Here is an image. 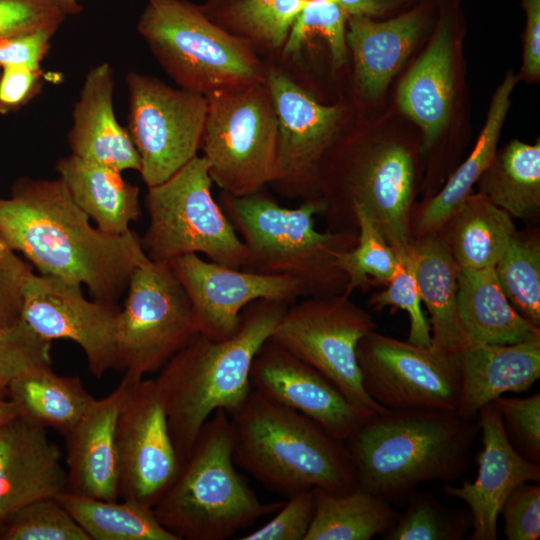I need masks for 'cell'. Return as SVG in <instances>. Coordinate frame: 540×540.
I'll return each instance as SVG.
<instances>
[{
	"mask_svg": "<svg viewBox=\"0 0 540 540\" xmlns=\"http://www.w3.org/2000/svg\"><path fill=\"white\" fill-rule=\"evenodd\" d=\"M0 234L39 274L88 288L92 298L117 303L134 270L149 258L135 232L93 226L61 178H22L0 198Z\"/></svg>",
	"mask_w": 540,
	"mask_h": 540,
	"instance_id": "6da1fadb",
	"label": "cell"
},
{
	"mask_svg": "<svg viewBox=\"0 0 540 540\" xmlns=\"http://www.w3.org/2000/svg\"><path fill=\"white\" fill-rule=\"evenodd\" d=\"M288 305L264 299L248 304L232 336L213 340L198 333L158 371L155 381L180 464L216 410L230 414L246 401L253 359Z\"/></svg>",
	"mask_w": 540,
	"mask_h": 540,
	"instance_id": "7a4b0ae2",
	"label": "cell"
},
{
	"mask_svg": "<svg viewBox=\"0 0 540 540\" xmlns=\"http://www.w3.org/2000/svg\"><path fill=\"white\" fill-rule=\"evenodd\" d=\"M479 432L478 420L455 412L387 409L369 418L345 444L358 487L387 500L424 482L459 478Z\"/></svg>",
	"mask_w": 540,
	"mask_h": 540,
	"instance_id": "3957f363",
	"label": "cell"
},
{
	"mask_svg": "<svg viewBox=\"0 0 540 540\" xmlns=\"http://www.w3.org/2000/svg\"><path fill=\"white\" fill-rule=\"evenodd\" d=\"M229 417L235 464L269 489L288 497L313 488L346 494L358 487L345 442L307 416L252 390Z\"/></svg>",
	"mask_w": 540,
	"mask_h": 540,
	"instance_id": "277c9868",
	"label": "cell"
},
{
	"mask_svg": "<svg viewBox=\"0 0 540 540\" xmlns=\"http://www.w3.org/2000/svg\"><path fill=\"white\" fill-rule=\"evenodd\" d=\"M219 204L244 244L241 269L291 277L306 296L345 291L347 279L336 266L335 254L356 244L357 231H317L314 216L326 211L321 197L287 208L263 189L245 196L222 192Z\"/></svg>",
	"mask_w": 540,
	"mask_h": 540,
	"instance_id": "5b68a950",
	"label": "cell"
},
{
	"mask_svg": "<svg viewBox=\"0 0 540 540\" xmlns=\"http://www.w3.org/2000/svg\"><path fill=\"white\" fill-rule=\"evenodd\" d=\"M229 414L216 410L153 512L179 540H224L276 513L283 501L261 502L234 462Z\"/></svg>",
	"mask_w": 540,
	"mask_h": 540,
	"instance_id": "8992f818",
	"label": "cell"
},
{
	"mask_svg": "<svg viewBox=\"0 0 540 540\" xmlns=\"http://www.w3.org/2000/svg\"><path fill=\"white\" fill-rule=\"evenodd\" d=\"M137 30L162 69L180 88L207 96L266 81L257 50L187 0H147Z\"/></svg>",
	"mask_w": 540,
	"mask_h": 540,
	"instance_id": "52a82bcc",
	"label": "cell"
},
{
	"mask_svg": "<svg viewBox=\"0 0 540 540\" xmlns=\"http://www.w3.org/2000/svg\"><path fill=\"white\" fill-rule=\"evenodd\" d=\"M414 179L412 155L402 145L328 150L319 169V194L330 231H357L359 209L397 255L407 252Z\"/></svg>",
	"mask_w": 540,
	"mask_h": 540,
	"instance_id": "ba28073f",
	"label": "cell"
},
{
	"mask_svg": "<svg viewBox=\"0 0 540 540\" xmlns=\"http://www.w3.org/2000/svg\"><path fill=\"white\" fill-rule=\"evenodd\" d=\"M212 180L202 156H196L164 182L147 187L148 227L140 238L147 257L169 263L188 254L242 268L246 250L211 193Z\"/></svg>",
	"mask_w": 540,
	"mask_h": 540,
	"instance_id": "9c48e42d",
	"label": "cell"
},
{
	"mask_svg": "<svg viewBox=\"0 0 540 540\" xmlns=\"http://www.w3.org/2000/svg\"><path fill=\"white\" fill-rule=\"evenodd\" d=\"M201 150L212 182L232 196L265 189L276 177L278 124L265 82L207 96Z\"/></svg>",
	"mask_w": 540,
	"mask_h": 540,
	"instance_id": "30bf717a",
	"label": "cell"
},
{
	"mask_svg": "<svg viewBox=\"0 0 540 540\" xmlns=\"http://www.w3.org/2000/svg\"><path fill=\"white\" fill-rule=\"evenodd\" d=\"M198 330L190 300L169 263L150 259L131 275L121 308L118 370L135 383L158 372Z\"/></svg>",
	"mask_w": 540,
	"mask_h": 540,
	"instance_id": "8fae6325",
	"label": "cell"
},
{
	"mask_svg": "<svg viewBox=\"0 0 540 540\" xmlns=\"http://www.w3.org/2000/svg\"><path fill=\"white\" fill-rule=\"evenodd\" d=\"M375 330L371 315L344 293L309 296L288 305L270 339L333 382L357 407L387 409L365 392L356 357L359 340Z\"/></svg>",
	"mask_w": 540,
	"mask_h": 540,
	"instance_id": "7c38bea8",
	"label": "cell"
},
{
	"mask_svg": "<svg viewBox=\"0 0 540 540\" xmlns=\"http://www.w3.org/2000/svg\"><path fill=\"white\" fill-rule=\"evenodd\" d=\"M356 357L367 395L386 409L457 412L461 374L457 352L370 331Z\"/></svg>",
	"mask_w": 540,
	"mask_h": 540,
	"instance_id": "4fadbf2b",
	"label": "cell"
},
{
	"mask_svg": "<svg viewBox=\"0 0 540 540\" xmlns=\"http://www.w3.org/2000/svg\"><path fill=\"white\" fill-rule=\"evenodd\" d=\"M128 132L140 157L147 187L158 185L201 150L207 114L204 95L174 88L147 74L130 72Z\"/></svg>",
	"mask_w": 540,
	"mask_h": 540,
	"instance_id": "5bb4252c",
	"label": "cell"
},
{
	"mask_svg": "<svg viewBox=\"0 0 540 540\" xmlns=\"http://www.w3.org/2000/svg\"><path fill=\"white\" fill-rule=\"evenodd\" d=\"M266 84L278 124L277 171L271 185L289 199L318 198L320 165L335 142L344 110L321 104L281 69L268 67Z\"/></svg>",
	"mask_w": 540,
	"mask_h": 540,
	"instance_id": "9a60e30c",
	"label": "cell"
},
{
	"mask_svg": "<svg viewBox=\"0 0 540 540\" xmlns=\"http://www.w3.org/2000/svg\"><path fill=\"white\" fill-rule=\"evenodd\" d=\"M120 314L117 303L88 300L82 285L61 278L32 272L22 286L21 319L49 341L79 345L98 379L118 370Z\"/></svg>",
	"mask_w": 540,
	"mask_h": 540,
	"instance_id": "2e32d148",
	"label": "cell"
},
{
	"mask_svg": "<svg viewBox=\"0 0 540 540\" xmlns=\"http://www.w3.org/2000/svg\"><path fill=\"white\" fill-rule=\"evenodd\" d=\"M116 442L120 496L153 509L180 466L155 379L129 387L118 414Z\"/></svg>",
	"mask_w": 540,
	"mask_h": 540,
	"instance_id": "e0dca14e",
	"label": "cell"
},
{
	"mask_svg": "<svg viewBox=\"0 0 540 540\" xmlns=\"http://www.w3.org/2000/svg\"><path fill=\"white\" fill-rule=\"evenodd\" d=\"M190 300L197 330L213 340L232 336L243 309L256 300L287 304L306 296L302 285L284 275L226 267L188 254L169 262Z\"/></svg>",
	"mask_w": 540,
	"mask_h": 540,
	"instance_id": "ac0fdd59",
	"label": "cell"
},
{
	"mask_svg": "<svg viewBox=\"0 0 540 540\" xmlns=\"http://www.w3.org/2000/svg\"><path fill=\"white\" fill-rule=\"evenodd\" d=\"M249 377L252 390L307 416L343 442L374 416L270 338L255 355Z\"/></svg>",
	"mask_w": 540,
	"mask_h": 540,
	"instance_id": "d6986e66",
	"label": "cell"
},
{
	"mask_svg": "<svg viewBox=\"0 0 540 540\" xmlns=\"http://www.w3.org/2000/svg\"><path fill=\"white\" fill-rule=\"evenodd\" d=\"M483 449L478 460V474L473 482L460 486L445 484L443 491L469 507L471 540H496L500 509L518 485L539 482L540 464L523 457L509 441L499 411L488 403L478 412Z\"/></svg>",
	"mask_w": 540,
	"mask_h": 540,
	"instance_id": "ffe728a7",
	"label": "cell"
},
{
	"mask_svg": "<svg viewBox=\"0 0 540 540\" xmlns=\"http://www.w3.org/2000/svg\"><path fill=\"white\" fill-rule=\"evenodd\" d=\"M63 454L47 429L18 415L0 425V522L67 487Z\"/></svg>",
	"mask_w": 540,
	"mask_h": 540,
	"instance_id": "44dd1931",
	"label": "cell"
},
{
	"mask_svg": "<svg viewBox=\"0 0 540 540\" xmlns=\"http://www.w3.org/2000/svg\"><path fill=\"white\" fill-rule=\"evenodd\" d=\"M133 383L123 376L117 387L93 399L74 427L64 435L66 491L118 500L119 460L116 425L122 402Z\"/></svg>",
	"mask_w": 540,
	"mask_h": 540,
	"instance_id": "7402d4cb",
	"label": "cell"
},
{
	"mask_svg": "<svg viewBox=\"0 0 540 540\" xmlns=\"http://www.w3.org/2000/svg\"><path fill=\"white\" fill-rule=\"evenodd\" d=\"M461 374L457 414L474 419L505 392H523L540 377V334L513 344L465 341L457 350Z\"/></svg>",
	"mask_w": 540,
	"mask_h": 540,
	"instance_id": "603a6c76",
	"label": "cell"
},
{
	"mask_svg": "<svg viewBox=\"0 0 540 540\" xmlns=\"http://www.w3.org/2000/svg\"><path fill=\"white\" fill-rule=\"evenodd\" d=\"M114 77L104 62L87 73L74 104L73 124L68 132L71 154L116 169L140 171V157L127 129L113 108Z\"/></svg>",
	"mask_w": 540,
	"mask_h": 540,
	"instance_id": "cb8c5ba5",
	"label": "cell"
},
{
	"mask_svg": "<svg viewBox=\"0 0 540 540\" xmlns=\"http://www.w3.org/2000/svg\"><path fill=\"white\" fill-rule=\"evenodd\" d=\"M428 20V8L419 5L384 21L348 17L346 44L351 51L355 81L367 96L382 94L412 52Z\"/></svg>",
	"mask_w": 540,
	"mask_h": 540,
	"instance_id": "d4e9b609",
	"label": "cell"
},
{
	"mask_svg": "<svg viewBox=\"0 0 540 540\" xmlns=\"http://www.w3.org/2000/svg\"><path fill=\"white\" fill-rule=\"evenodd\" d=\"M452 52L451 19L445 6L430 45L398 89L400 110L422 130V150L437 141L450 118L454 94Z\"/></svg>",
	"mask_w": 540,
	"mask_h": 540,
	"instance_id": "484cf974",
	"label": "cell"
},
{
	"mask_svg": "<svg viewBox=\"0 0 540 540\" xmlns=\"http://www.w3.org/2000/svg\"><path fill=\"white\" fill-rule=\"evenodd\" d=\"M55 169L75 203L101 231L125 234L131 230L130 223L141 217L139 187L120 171L74 154L59 158Z\"/></svg>",
	"mask_w": 540,
	"mask_h": 540,
	"instance_id": "4316f807",
	"label": "cell"
},
{
	"mask_svg": "<svg viewBox=\"0 0 540 540\" xmlns=\"http://www.w3.org/2000/svg\"><path fill=\"white\" fill-rule=\"evenodd\" d=\"M456 307L466 341L513 344L540 334L509 303L492 267L459 269Z\"/></svg>",
	"mask_w": 540,
	"mask_h": 540,
	"instance_id": "83f0119b",
	"label": "cell"
},
{
	"mask_svg": "<svg viewBox=\"0 0 540 540\" xmlns=\"http://www.w3.org/2000/svg\"><path fill=\"white\" fill-rule=\"evenodd\" d=\"M413 268L429 318L432 344L457 352L466 341L456 307L459 267L440 233L411 243Z\"/></svg>",
	"mask_w": 540,
	"mask_h": 540,
	"instance_id": "f1b7e54d",
	"label": "cell"
},
{
	"mask_svg": "<svg viewBox=\"0 0 540 540\" xmlns=\"http://www.w3.org/2000/svg\"><path fill=\"white\" fill-rule=\"evenodd\" d=\"M516 82V76L510 73L496 90L473 151L421 212L416 225L418 238L440 233L490 166L496 155L500 131L510 106V94Z\"/></svg>",
	"mask_w": 540,
	"mask_h": 540,
	"instance_id": "f546056e",
	"label": "cell"
},
{
	"mask_svg": "<svg viewBox=\"0 0 540 540\" xmlns=\"http://www.w3.org/2000/svg\"><path fill=\"white\" fill-rule=\"evenodd\" d=\"M443 230L459 269L469 270L494 268L516 234L511 216L482 193H471Z\"/></svg>",
	"mask_w": 540,
	"mask_h": 540,
	"instance_id": "4dcf8cb0",
	"label": "cell"
},
{
	"mask_svg": "<svg viewBox=\"0 0 540 540\" xmlns=\"http://www.w3.org/2000/svg\"><path fill=\"white\" fill-rule=\"evenodd\" d=\"M19 415L66 435L94 399L77 376H61L51 366L31 369L6 387Z\"/></svg>",
	"mask_w": 540,
	"mask_h": 540,
	"instance_id": "1f68e13d",
	"label": "cell"
},
{
	"mask_svg": "<svg viewBox=\"0 0 540 540\" xmlns=\"http://www.w3.org/2000/svg\"><path fill=\"white\" fill-rule=\"evenodd\" d=\"M315 512L304 540H369L384 535L399 513L387 500L357 487L346 494L313 488Z\"/></svg>",
	"mask_w": 540,
	"mask_h": 540,
	"instance_id": "d6a6232c",
	"label": "cell"
},
{
	"mask_svg": "<svg viewBox=\"0 0 540 540\" xmlns=\"http://www.w3.org/2000/svg\"><path fill=\"white\" fill-rule=\"evenodd\" d=\"M91 540H179L153 509L123 500H105L64 491L56 496Z\"/></svg>",
	"mask_w": 540,
	"mask_h": 540,
	"instance_id": "836d02e7",
	"label": "cell"
},
{
	"mask_svg": "<svg viewBox=\"0 0 540 540\" xmlns=\"http://www.w3.org/2000/svg\"><path fill=\"white\" fill-rule=\"evenodd\" d=\"M480 180V193L511 217L535 213L540 206V142L513 140L495 155Z\"/></svg>",
	"mask_w": 540,
	"mask_h": 540,
	"instance_id": "e575fe53",
	"label": "cell"
},
{
	"mask_svg": "<svg viewBox=\"0 0 540 540\" xmlns=\"http://www.w3.org/2000/svg\"><path fill=\"white\" fill-rule=\"evenodd\" d=\"M306 0H207L204 13L227 32L256 50H282Z\"/></svg>",
	"mask_w": 540,
	"mask_h": 540,
	"instance_id": "d590c367",
	"label": "cell"
},
{
	"mask_svg": "<svg viewBox=\"0 0 540 540\" xmlns=\"http://www.w3.org/2000/svg\"><path fill=\"white\" fill-rule=\"evenodd\" d=\"M509 303L525 320L540 328V246L535 239L514 235L494 267Z\"/></svg>",
	"mask_w": 540,
	"mask_h": 540,
	"instance_id": "8d00e7d4",
	"label": "cell"
},
{
	"mask_svg": "<svg viewBox=\"0 0 540 540\" xmlns=\"http://www.w3.org/2000/svg\"><path fill=\"white\" fill-rule=\"evenodd\" d=\"M354 218L358 230L356 244L335 254L336 266L347 279L343 292L346 295H350L354 289L367 286L370 278L388 282L398 265L397 254L368 216L356 209Z\"/></svg>",
	"mask_w": 540,
	"mask_h": 540,
	"instance_id": "74e56055",
	"label": "cell"
},
{
	"mask_svg": "<svg viewBox=\"0 0 540 540\" xmlns=\"http://www.w3.org/2000/svg\"><path fill=\"white\" fill-rule=\"evenodd\" d=\"M472 528L469 512L442 505L432 494L413 493L385 540H460Z\"/></svg>",
	"mask_w": 540,
	"mask_h": 540,
	"instance_id": "f35d334b",
	"label": "cell"
},
{
	"mask_svg": "<svg viewBox=\"0 0 540 540\" xmlns=\"http://www.w3.org/2000/svg\"><path fill=\"white\" fill-rule=\"evenodd\" d=\"M2 540H91L56 497L35 500L0 522Z\"/></svg>",
	"mask_w": 540,
	"mask_h": 540,
	"instance_id": "ab89813d",
	"label": "cell"
},
{
	"mask_svg": "<svg viewBox=\"0 0 540 540\" xmlns=\"http://www.w3.org/2000/svg\"><path fill=\"white\" fill-rule=\"evenodd\" d=\"M348 13L337 0H306L288 33L282 52L285 56L299 53L306 39L314 33L327 41L334 67L347 59L346 31Z\"/></svg>",
	"mask_w": 540,
	"mask_h": 540,
	"instance_id": "60d3db41",
	"label": "cell"
},
{
	"mask_svg": "<svg viewBox=\"0 0 540 540\" xmlns=\"http://www.w3.org/2000/svg\"><path fill=\"white\" fill-rule=\"evenodd\" d=\"M51 364V341L38 335L21 318L12 325L0 326L1 389L5 390L27 371Z\"/></svg>",
	"mask_w": 540,
	"mask_h": 540,
	"instance_id": "b9f144b4",
	"label": "cell"
},
{
	"mask_svg": "<svg viewBox=\"0 0 540 540\" xmlns=\"http://www.w3.org/2000/svg\"><path fill=\"white\" fill-rule=\"evenodd\" d=\"M397 269L387 282L385 290L371 298V304L378 309L393 306L405 310L410 319L408 341L423 346L432 344L429 323L421 308V297L415 278L411 245L407 252L398 254Z\"/></svg>",
	"mask_w": 540,
	"mask_h": 540,
	"instance_id": "7bdbcfd3",
	"label": "cell"
},
{
	"mask_svg": "<svg viewBox=\"0 0 540 540\" xmlns=\"http://www.w3.org/2000/svg\"><path fill=\"white\" fill-rule=\"evenodd\" d=\"M82 6L66 0H0V39L35 29L58 30Z\"/></svg>",
	"mask_w": 540,
	"mask_h": 540,
	"instance_id": "ee69618b",
	"label": "cell"
},
{
	"mask_svg": "<svg viewBox=\"0 0 540 540\" xmlns=\"http://www.w3.org/2000/svg\"><path fill=\"white\" fill-rule=\"evenodd\" d=\"M490 403L499 411L513 447L526 459L540 464V394L525 398L499 396Z\"/></svg>",
	"mask_w": 540,
	"mask_h": 540,
	"instance_id": "f6af8a7d",
	"label": "cell"
},
{
	"mask_svg": "<svg viewBox=\"0 0 540 540\" xmlns=\"http://www.w3.org/2000/svg\"><path fill=\"white\" fill-rule=\"evenodd\" d=\"M315 512L313 489L299 491L276 511L273 518L241 540H304Z\"/></svg>",
	"mask_w": 540,
	"mask_h": 540,
	"instance_id": "bcb514c9",
	"label": "cell"
},
{
	"mask_svg": "<svg viewBox=\"0 0 540 540\" xmlns=\"http://www.w3.org/2000/svg\"><path fill=\"white\" fill-rule=\"evenodd\" d=\"M500 514L508 540H536L540 537V486L522 483L507 496Z\"/></svg>",
	"mask_w": 540,
	"mask_h": 540,
	"instance_id": "7dc6e473",
	"label": "cell"
},
{
	"mask_svg": "<svg viewBox=\"0 0 540 540\" xmlns=\"http://www.w3.org/2000/svg\"><path fill=\"white\" fill-rule=\"evenodd\" d=\"M46 74L40 69L22 66L0 67V115L15 112L42 90Z\"/></svg>",
	"mask_w": 540,
	"mask_h": 540,
	"instance_id": "c3c4849f",
	"label": "cell"
},
{
	"mask_svg": "<svg viewBox=\"0 0 540 540\" xmlns=\"http://www.w3.org/2000/svg\"><path fill=\"white\" fill-rule=\"evenodd\" d=\"M56 31L41 28L0 39V67L13 65L40 69Z\"/></svg>",
	"mask_w": 540,
	"mask_h": 540,
	"instance_id": "681fc988",
	"label": "cell"
},
{
	"mask_svg": "<svg viewBox=\"0 0 540 540\" xmlns=\"http://www.w3.org/2000/svg\"><path fill=\"white\" fill-rule=\"evenodd\" d=\"M526 15L523 73L533 80L540 75V0H521Z\"/></svg>",
	"mask_w": 540,
	"mask_h": 540,
	"instance_id": "f907efd6",
	"label": "cell"
},
{
	"mask_svg": "<svg viewBox=\"0 0 540 540\" xmlns=\"http://www.w3.org/2000/svg\"><path fill=\"white\" fill-rule=\"evenodd\" d=\"M349 16L376 17L384 15L412 0H337Z\"/></svg>",
	"mask_w": 540,
	"mask_h": 540,
	"instance_id": "816d5d0a",
	"label": "cell"
},
{
	"mask_svg": "<svg viewBox=\"0 0 540 540\" xmlns=\"http://www.w3.org/2000/svg\"><path fill=\"white\" fill-rule=\"evenodd\" d=\"M18 415L19 412L14 402H12L10 399H5L4 395H0V425Z\"/></svg>",
	"mask_w": 540,
	"mask_h": 540,
	"instance_id": "f5cc1de1",
	"label": "cell"
},
{
	"mask_svg": "<svg viewBox=\"0 0 540 540\" xmlns=\"http://www.w3.org/2000/svg\"><path fill=\"white\" fill-rule=\"evenodd\" d=\"M5 390L0 388V395H4Z\"/></svg>",
	"mask_w": 540,
	"mask_h": 540,
	"instance_id": "db71d44e",
	"label": "cell"
},
{
	"mask_svg": "<svg viewBox=\"0 0 540 540\" xmlns=\"http://www.w3.org/2000/svg\"><path fill=\"white\" fill-rule=\"evenodd\" d=\"M66 1L73 2V3L77 2V0H66Z\"/></svg>",
	"mask_w": 540,
	"mask_h": 540,
	"instance_id": "11a10c76",
	"label": "cell"
}]
</instances>
